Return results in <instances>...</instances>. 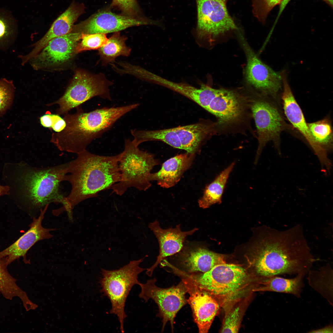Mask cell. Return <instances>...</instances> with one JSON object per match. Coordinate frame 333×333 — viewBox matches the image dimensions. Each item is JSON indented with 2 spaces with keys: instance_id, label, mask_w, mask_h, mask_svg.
Returning <instances> with one entry per match:
<instances>
[{
  "instance_id": "obj_37",
  "label": "cell",
  "mask_w": 333,
  "mask_h": 333,
  "mask_svg": "<svg viewBox=\"0 0 333 333\" xmlns=\"http://www.w3.org/2000/svg\"><path fill=\"white\" fill-rule=\"evenodd\" d=\"M291 0H282L279 5V11L276 19L275 24H276L285 8Z\"/></svg>"
},
{
  "instance_id": "obj_19",
  "label": "cell",
  "mask_w": 333,
  "mask_h": 333,
  "mask_svg": "<svg viewBox=\"0 0 333 333\" xmlns=\"http://www.w3.org/2000/svg\"><path fill=\"white\" fill-rule=\"evenodd\" d=\"M49 205L40 211L38 218H34L29 229L14 243L0 252V259L7 265L16 259L24 257L28 250L36 242L52 237L50 232L54 229L43 227L42 221Z\"/></svg>"
},
{
  "instance_id": "obj_25",
  "label": "cell",
  "mask_w": 333,
  "mask_h": 333,
  "mask_svg": "<svg viewBox=\"0 0 333 333\" xmlns=\"http://www.w3.org/2000/svg\"><path fill=\"white\" fill-rule=\"evenodd\" d=\"M233 162L220 172L205 187L203 196L198 200L199 207L203 209L221 202L223 194L230 175L235 165Z\"/></svg>"
},
{
  "instance_id": "obj_17",
  "label": "cell",
  "mask_w": 333,
  "mask_h": 333,
  "mask_svg": "<svg viewBox=\"0 0 333 333\" xmlns=\"http://www.w3.org/2000/svg\"><path fill=\"white\" fill-rule=\"evenodd\" d=\"M181 278L189 295L187 303L191 308L199 332L207 333L219 310V304L208 292L199 287L187 278Z\"/></svg>"
},
{
  "instance_id": "obj_35",
  "label": "cell",
  "mask_w": 333,
  "mask_h": 333,
  "mask_svg": "<svg viewBox=\"0 0 333 333\" xmlns=\"http://www.w3.org/2000/svg\"><path fill=\"white\" fill-rule=\"evenodd\" d=\"M111 5L120 10L122 14L135 18L146 19L142 16L136 0H112Z\"/></svg>"
},
{
  "instance_id": "obj_16",
  "label": "cell",
  "mask_w": 333,
  "mask_h": 333,
  "mask_svg": "<svg viewBox=\"0 0 333 333\" xmlns=\"http://www.w3.org/2000/svg\"><path fill=\"white\" fill-rule=\"evenodd\" d=\"M282 91L281 94L284 112L292 127L298 131L306 140L315 154L322 166H328L331 162L328 155L319 146L310 132L302 111L296 100L290 87L287 75H282Z\"/></svg>"
},
{
  "instance_id": "obj_13",
  "label": "cell",
  "mask_w": 333,
  "mask_h": 333,
  "mask_svg": "<svg viewBox=\"0 0 333 333\" xmlns=\"http://www.w3.org/2000/svg\"><path fill=\"white\" fill-rule=\"evenodd\" d=\"M197 8L196 33L198 37L212 42L220 35L236 30L226 3L219 0H196Z\"/></svg>"
},
{
  "instance_id": "obj_20",
  "label": "cell",
  "mask_w": 333,
  "mask_h": 333,
  "mask_svg": "<svg viewBox=\"0 0 333 333\" xmlns=\"http://www.w3.org/2000/svg\"><path fill=\"white\" fill-rule=\"evenodd\" d=\"M180 226L179 224L175 228L164 229L156 220L149 224V228L158 241L159 251L155 262L146 270V273L148 276L152 275L154 270L163 259L179 252L183 249L187 237L192 235L198 230L195 228L188 231H182Z\"/></svg>"
},
{
  "instance_id": "obj_24",
  "label": "cell",
  "mask_w": 333,
  "mask_h": 333,
  "mask_svg": "<svg viewBox=\"0 0 333 333\" xmlns=\"http://www.w3.org/2000/svg\"><path fill=\"white\" fill-rule=\"evenodd\" d=\"M150 82L160 84L183 95L204 108L211 87L202 84L197 88L189 84L172 82L151 73L148 77Z\"/></svg>"
},
{
  "instance_id": "obj_21",
  "label": "cell",
  "mask_w": 333,
  "mask_h": 333,
  "mask_svg": "<svg viewBox=\"0 0 333 333\" xmlns=\"http://www.w3.org/2000/svg\"><path fill=\"white\" fill-rule=\"evenodd\" d=\"M85 7L83 3L73 2L68 9L54 22L45 35L33 46L31 51L24 56L25 60L29 61L35 57L51 40L70 32L74 23L84 12Z\"/></svg>"
},
{
  "instance_id": "obj_27",
  "label": "cell",
  "mask_w": 333,
  "mask_h": 333,
  "mask_svg": "<svg viewBox=\"0 0 333 333\" xmlns=\"http://www.w3.org/2000/svg\"><path fill=\"white\" fill-rule=\"evenodd\" d=\"M307 274L309 285L332 306L333 269L330 265H325L318 270L310 269Z\"/></svg>"
},
{
  "instance_id": "obj_10",
  "label": "cell",
  "mask_w": 333,
  "mask_h": 333,
  "mask_svg": "<svg viewBox=\"0 0 333 333\" xmlns=\"http://www.w3.org/2000/svg\"><path fill=\"white\" fill-rule=\"evenodd\" d=\"M113 84L104 74H93L77 70L63 95L47 105H58L56 113L61 115L95 97L111 101L109 88Z\"/></svg>"
},
{
  "instance_id": "obj_1",
  "label": "cell",
  "mask_w": 333,
  "mask_h": 333,
  "mask_svg": "<svg viewBox=\"0 0 333 333\" xmlns=\"http://www.w3.org/2000/svg\"><path fill=\"white\" fill-rule=\"evenodd\" d=\"M248 259L263 277L306 274L315 261L302 228L272 229L252 248Z\"/></svg>"
},
{
  "instance_id": "obj_28",
  "label": "cell",
  "mask_w": 333,
  "mask_h": 333,
  "mask_svg": "<svg viewBox=\"0 0 333 333\" xmlns=\"http://www.w3.org/2000/svg\"><path fill=\"white\" fill-rule=\"evenodd\" d=\"M308 125L316 144L328 155L333 150V131L330 120L326 117L315 122L308 123Z\"/></svg>"
},
{
  "instance_id": "obj_22",
  "label": "cell",
  "mask_w": 333,
  "mask_h": 333,
  "mask_svg": "<svg viewBox=\"0 0 333 333\" xmlns=\"http://www.w3.org/2000/svg\"><path fill=\"white\" fill-rule=\"evenodd\" d=\"M195 154L186 152L170 158L163 163L159 171L149 175L148 180L156 181L158 185L163 188L173 187L190 167Z\"/></svg>"
},
{
  "instance_id": "obj_8",
  "label": "cell",
  "mask_w": 333,
  "mask_h": 333,
  "mask_svg": "<svg viewBox=\"0 0 333 333\" xmlns=\"http://www.w3.org/2000/svg\"><path fill=\"white\" fill-rule=\"evenodd\" d=\"M144 258L131 261L118 269H101L100 291L109 300L111 305L110 313L117 316L122 333L124 332V322L127 317L125 311L127 297L133 286L140 283L139 275L147 269L139 266Z\"/></svg>"
},
{
  "instance_id": "obj_40",
  "label": "cell",
  "mask_w": 333,
  "mask_h": 333,
  "mask_svg": "<svg viewBox=\"0 0 333 333\" xmlns=\"http://www.w3.org/2000/svg\"><path fill=\"white\" fill-rule=\"evenodd\" d=\"M331 7L333 6V0H323Z\"/></svg>"
},
{
  "instance_id": "obj_6",
  "label": "cell",
  "mask_w": 333,
  "mask_h": 333,
  "mask_svg": "<svg viewBox=\"0 0 333 333\" xmlns=\"http://www.w3.org/2000/svg\"><path fill=\"white\" fill-rule=\"evenodd\" d=\"M179 276L187 278L224 302L237 299L243 292L249 279L242 267L226 263L216 265L206 272L183 274Z\"/></svg>"
},
{
  "instance_id": "obj_26",
  "label": "cell",
  "mask_w": 333,
  "mask_h": 333,
  "mask_svg": "<svg viewBox=\"0 0 333 333\" xmlns=\"http://www.w3.org/2000/svg\"><path fill=\"white\" fill-rule=\"evenodd\" d=\"M127 37L121 35L119 32L113 33L106 43L98 49V54L103 65L110 64L115 61L118 57H127L130 55L131 49L127 46Z\"/></svg>"
},
{
  "instance_id": "obj_31",
  "label": "cell",
  "mask_w": 333,
  "mask_h": 333,
  "mask_svg": "<svg viewBox=\"0 0 333 333\" xmlns=\"http://www.w3.org/2000/svg\"><path fill=\"white\" fill-rule=\"evenodd\" d=\"M15 90L12 80L5 78L0 79V117L11 107Z\"/></svg>"
},
{
  "instance_id": "obj_7",
  "label": "cell",
  "mask_w": 333,
  "mask_h": 333,
  "mask_svg": "<svg viewBox=\"0 0 333 333\" xmlns=\"http://www.w3.org/2000/svg\"><path fill=\"white\" fill-rule=\"evenodd\" d=\"M159 164L152 154L140 150L132 141L125 139L119 160L120 180L111 188L112 192L121 196L132 187L146 191L151 185L148 177L153 168Z\"/></svg>"
},
{
  "instance_id": "obj_36",
  "label": "cell",
  "mask_w": 333,
  "mask_h": 333,
  "mask_svg": "<svg viewBox=\"0 0 333 333\" xmlns=\"http://www.w3.org/2000/svg\"><path fill=\"white\" fill-rule=\"evenodd\" d=\"M41 125L46 128H51L56 132H60L64 130L66 123L64 119L58 114H46L40 118Z\"/></svg>"
},
{
  "instance_id": "obj_32",
  "label": "cell",
  "mask_w": 333,
  "mask_h": 333,
  "mask_svg": "<svg viewBox=\"0 0 333 333\" xmlns=\"http://www.w3.org/2000/svg\"><path fill=\"white\" fill-rule=\"evenodd\" d=\"M106 34L103 33L84 34L82 35L81 41L77 44L76 54L83 51L98 49L107 42Z\"/></svg>"
},
{
  "instance_id": "obj_9",
  "label": "cell",
  "mask_w": 333,
  "mask_h": 333,
  "mask_svg": "<svg viewBox=\"0 0 333 333\" xmlns=\"http://www.w3.org/2000/svg\"><path fill=\"white\" fill-rule=\"evenodd\" d=\"M249 97L250 108L257 128L258 147L255 163H257L263 149L272 141L280 153V136L284 131H293L294 128L286 121L282 111L275 99L256 94Z\"/></svg>"
},
{
  "instance_id": "obj_29",
  "label": "cell",
  "mask_w": 333,
  "mask_h": 333,
  "mask_svg": "<svg viewBox=\"0 0 333 333\" xmlns=\"http://www.w3.org/2000/svg\"><path fill=\"white\" fill-rule=\"evenodd\" d=\"M5 266L0 259V292L8 298L18 297L22 300L25 308L29 307L32 302L26 293L17 286L15 279L8 273Z\"/></svg>"
},
{
  "instance_id": "obj_3",
  "label": "cell",
  "mask_w": 333,
  "mask_h": 333,
  "mask_svg": "<svg viewBox=\"0 0 333 333\" xmlns=\"http://www.w3.org/2000/svg\"><path fill=\"white\" fill-rule=\"evenodd\" d=\"M139 103L96 109L88 113L78 107L74 114H66L63 130L53 133L51 142L60 150L78 154L86 150L93 140L100 138L127 113L138 108Z\"/></svg>"
},
{
  "instance_id": "obj_41",
  "label": "cell",
  "mask_w": 333,
  "mask_h": 333,
  "mask_svg": "<svg viewBox=\"0 0 333 333\" xmlns=\"http://www.w3.org/2000/svg\"><path fill=\"white\" fill-rule=\"evenodd\" d=\"M219 0L223 1V2H225V3H226V2L228 0Z\"/></svg>"
},
{
  "instance_id": "obj_34",
  "label": "cell",
  "mask_w": 333,
  "mask_h": 333,
  "mask_svg": "<svg viewBox=\"0 0 333 333\" xmlns=\"http://www.w3.org/2000/svg\"><path fill=\"white\" fill-rule=\"evenodd\" d=\"M253 11L258 20L264 23L268 14L276 5H279L282 0H252Z\"/></svg>"
},
{
  "instance_id": "obj_4",
  "label": "cell",
  "mask_w": 333,
  "mask_h": 333,
  "mask_svg": "<svg viewBox=\"0 0 333 333\" xmlns=\"http://www.w3.org/2000/svg\"><path fill=\"white\" fill-rule=\"evenodd\" d=\"M69 162L50 167H37L23 164L19 179L22 197L31 209L40 211L51 203L65 202L60 183Z\"/></svg>"
},
{
  "instance_id": "obj_14",
  "label": "cell",
  "mask_w": 333,
  "mask_h": 333,
  "mask_svg": "<svg viewBox=\"0 0 333 333\" xmlns=\"http://www.w3.org/2000/svg\"><path fill=\"white\" fill-rule=\"evenodd\" d=\"M154 22L117 14L109 10H99L87 19L74 26L72 31L84 34H106L119 32L128 28L154 24Z\"/></svg>"
},
{
  "instance_id": "obj_2",
  "label": "cell",
  "mask_w": 333,
  "mask_h": 333,
  "mask_svg": "<svg viewBox=\"0 0 333 333\" xmlns=\"http://www.w3.org/2000/svg\"><path fill=\"white\" fill-rule=\"evenodd\" d=\"M120 153L105 156L85 150L77 154L69 162L64 181L71 185L69 194L65 197L63 205L69 218L72 210L82 201L96 197L100 192L110 188L120 180L119 160Z\"/></svg>"
},
{
  "instance_id": "obj_38",
  "label": "cell",
  "mask_w": 333,
  "mask_h": 333,
  "mask_svg": "<svg viewBox=\"0 0 333 333\" xmlns=\"http://www.w3.org/2000/svg\"><path fill=\"white\" fill-rule=\"evenodd\" d=\"M333 326L329 325L321 328L312 330L309 332L311 333H332Z\"/></svg>"
},
{
  "instance_id": "obj_5",
  "label": "cell",
  "mask_w": 333,
  "mask_h": 333,
  "mask_svg": "<svg viewBox=\"0 0 333 333\" xmlns=\"http://www.w3.org/2000/svg\"><path fill=\"white\" fill-rule=\"evenodd\" d=\"M132 140L136 146L142 142L157 141L162 142L187 152H199L203 144L217 132L216 122L202 120L189 125L169 129L152 130H131Z\"/></svg>"
},
{
  "instance_id": "obj_39",
  "label": "cell",
  "mask_w": 333,
  "mask_h": 333,
  "mask_svg": "<svg viewBox=\"0 0 333 333\" xmlns=\"http://www.w3.org/2000/svg\"><path fill=\"white\" fill-rule=\"evenodd\" d=\"M10 187L7 186L0 185V196L7 194L9 192Z\"/></svg>"
},
{
  "instance_id": "obj_30",
  "label": "cell",
  "mask_w": 333,
  "mask_h": 333,
  "mask_svg": "<svg viewBox=\"0 0 333 333\" xmlns=\"http://www.w3.org/2000/svg\"><path fill=\"white\" fill-rule=\"evenodd\" d=\"M18 33L17 23L7 11L0 9V50L8 49L14 43Z\"/></svg>"
},
{
  "instance_id": "obj_12",
  "label": "cell",
  "mask_w": 333,
  "mask_h": 333,
  "mask_svg": "<svg viewBox=\"0 0 333 333\" xmlns=\"http://www.w3.org/2000/svg\"><path fill=\"white\" fill-rule=\"evenodd\" d=\"M156 278L148 280L145 283L140 282L141 289L138 296L146 302L152 299L159 308L158 316L162 319L163 331L168 322L170 323L172 331L174 329V319L181 309L187 303L186 295L187 290L181 281L176 286L168 288H162L156 284Z\"/></svg>"
},
{
  "instance_id": "obj_15",
  "label": "cell",
  "mask_w": 333,
  "mask_h": 333,
  "mask_svg": "<svg viewBox=\"0 0 333 333\" xmlns=\"http://www.w3.org/2000/svg\"><path fill=\"white\" fill-rule=\"evenodd\" d=\"M82 33L72 31L51 40L29 62L35 70L59 65L69 61L75 54V49Z\"/></svg>"
},
{
  "instance_id": "obj_23",
  "label": "cell",
  "mask_w": 333,
  "mask_h": 333,
  "mask_svg": "<svg viewBox=\"0 0 333 333\" xmlns=\"http://www.w3.org/2000/svg\"><path fill=\"white\" fill-rule=\"evenodd\" d=\"M305 275L299 274L291 278L278 276L263 277V279L260 281L253 291L282 293L300 298L304 286L303 279Z\"/></svg>"
},
{
  "instance_id": "obj_33",
  "label": "cell",
  "mask_w": 333,
  "mask_h": 333,
  "mask_svg": "<svg viewBox=\"0 0 333 333\" xmlns=\"http://www.w3.org/2000/svg\"><path fill=\"white\" fill-rule=\"evenodd\" d=\"M241 319L242 313L240 307L236 306L232 308L225 315L220 332H238Z\"/></svg>"
},
{
  "instance_id": "obj_18",
  "label": "cell",
  "mask_w": 333,
  "mask_h": 333,
  "mask_svg": "<svg viewBox=\"0 0 333 333\" xmlns=\"http://www.w3.org/2000/svg\"><path fill=\"white\" fill-rule=\"evenodd\" d=\"M179 252L177 259V267L166 264L178 276L206 272L216 265L225 263L222 255L197 244L183 247Z\"/></svg>"
},
{
  "instance_id": "obj_11",
  "label": "cell",
  "mask_w": 333,
  "mask_h": 333,
  "mask_svg": "<svg viewBox=\"0 0 333 333\" xmlns=\"http://www.w3.org/2000/svg\"><path fill=\"white\" fill-rule=\"evenodd\" d=\"M239 37L247 59L245 75L247 84L256 94L278 100L282 91L281 72H276L263 63L245 38L241 35Z\"/></svg>"
}]
</instances>
